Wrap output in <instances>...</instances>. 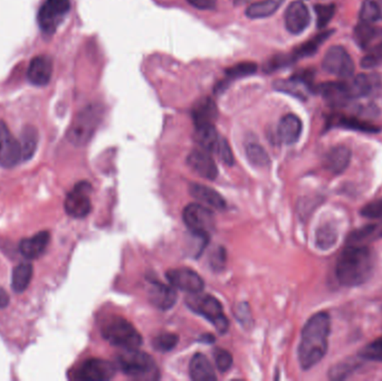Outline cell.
<instances>
[{
  "label": "cell",
  "instance_id": "obj_25",
  "mask_svg": "<svg viewBox=\"0 0 382 381\" xmlns=\"http://www.w3.org/2000/svg\"><path fill=\"white\" fill-rule=\"evenodd\" d=\"M217 116H218V110L216 104L213 103V101L211 99H202L193 105V119L195 127L215 125Z\"/></svg>",
  "mask_w": 382,
  "mask_h": 381
},
{
  "label": "cell",
  "instance_id": "obj_43",
  "mask_svg": "<svg viewBox=\"0 0 382 381\" xmlns=\"http://www.w3.org/2000/svg\"><path fill=\"white\" fill-rule=\"evenodd\" d=\"M360 214L365 218L382 219V199L371 201L360 210Z\"/></svg>",
  "mask_w": 382,
  "mask_h": 381
},
{
  "label": "cell",
  "instance_id": "obj_4",
  "mask_svg": "<svg viewBox=\"0 0 382 381\" xmlns=\"http://www.w3.org/2000/svg\"><path fill=\"white\" fill-rule=\"evenodd\" d=\"M118 366L125 375L136 379H154L158 373L153 359L138 348L125 349L118 357Z\"/></svg>",
  "mask_w": 382,
  "mask_h": 381
},
{
  "label": "cell",
  "instance_id": "obj_34",
  "mask_svg": "<svg viewBox=\"0 0 382 381\" xmlns=\"http://www.w3.org/2000/svg\"><path fill=\"white\" fill-rule=\"evenodd\" d=\"M283 0H263L259 3H252L247 8L246 15L249 18H265L272 16L282 6Z\"/></svg>",
  "mask_w": 382,
  "mask_h": 381
},
{
  "label": "cell",
  "instance_id": "obj_7",
  "mask_svg": "<svg viewBox=\"0 0 382 381\" xmlns=\"http://www.w3.org/2000/svg\"><path fill=\"white\" fill-rule=\"evenodd\" d=\"M184 224L195 236L208 238L215 229V216L202 204H190L184 210Z\"/></svg>",
  "mask_w": 382,
  "mask_h": 381
},
{
  "label": "cell",
  "instance_id": "obj_49",
  "mask_svg": "<svg viewBox=\"0 0 382 381\" xmlns=\"http://www.w3.org/2000/svg\"><path fill=\"white\" fill-rule=\"evenodd\" d=\"M9 305V296L5 289L0 287V309H5Z\"/></svg>",
  "mask_w": 382,
  "mask_h": 381
},
{
  "label": "cell",
  "instance_id": "obj_32",
  "mask_svg": "<svg viewBox=\"0 0 382 381\" xmlns=\"http://www.w3.org/2000/svg\"><path fill=\"white\" fill-rule=\"evenodd\" d=\"M332 34H333V30H326V32L319 34V35L315 36V37L310 39L308 42L295 48L293 50V53L290 54V55L293 57L294 61L303 59V57L312 56L313 54L317 53L321 45L326 42V39H329Z\"/></svg>",
  "mask_w": 382,
  "mask_h": 381
},
{
  "label": "cell",
  "instance_id": "obj_40",
  "mask_svg": "<svg viewBox=\"0 0 382 381\" xmlns=\"http://www.w3.org/2000/svg\"><path fill=\"white\" fill-rule=\"evenodd\" d=\"M178 341L179 338L177 334L162 332V333L158 334L157 337L154 338L153 347L159 351H170L172 349L176 348Z\"/></svg>",
  "mask_w": 382,
  "mask_h": 381
},
{
  "label": "cell",
  "instance_id": "obj_15",
  "mask_svg": "<svg viewBox=\"0 0 382 381\" xmlns=\"http://www.w3.org/2000/svg\"><path fill=\"white\" fill-rule=\"evenodd\" d=\"M347 84L350 98H367L379 91L381 87V79L376 74H359L353 77Z\"/></svg>",
  "mask_w": 382,
  "mask_h": 381
},
{
  "label": "cell",
  "instance_id": "obj_5",
  "mask_svg": "<svg viewBox=\"0 0 382 381\" xmlns=\"http://www.w3.org/2000/svg\"><path fill=\"white\" fill-rule=\"evenodd\" d=\"M102 336L112 346L123 349L139 348L142 337L132 323L123 318H112L102 328Z\"/></svg>",
  "mask_w": 382,
  "mask_h": 381
},
{
  "label": "cell",
  "instance_id": "obj_3",
  "mask_svg": "<svg viewBox=\"0 0 382 381\" xmlns=\"http://www.w3.org/2000/svg\"><path fill=\"white\" fill-rule=\"evenodd\" d=\"M103 109L98 104H89L81 110L68 129V141L76 147L87 145L101 123Z\"/></svg>",
  "mask_w": 382,
  "mask_h": 381
},
{
  "label": "cell",
  "instance_id": "obj_13",
  "mask_svg": "<svg viewBox=\"0 0 382 381\" xmlns=\"http://www.w3.org/2000/svg\"><path fill=\"white\" fill-rule=\"evenodd\" d=\"M116 373V367L110 361L92 358L84 361L75 373V378L81 381H107Z\"/></svg>",
  "mask_w": 382,
  "mask_h": 381
},
{
  "label": "cell",
  "instance_id": "obj_39",
  "mask_svg": "<svg viewBox=\"0 0 382 381\" xmlns=\"http://www.w3.org/2000/svg\"><path fill=\"white\" fill-rule=\"evenodd\" d=\"M358 357L363 360L382 362V337L368 343L359 351Z\"/></svg>",
  "mask_w": 382,
  "mask_h": 381
},
{
  "label": "cell",
  "instance_id": "obj_29",
  "mask_svg": "<svg viewBox=\"0 0 382 381\" xmlns=\"http://www.w3.org/2000/svg\"><path fill=\"white\" fill-rule=\"evenodd\" d=\"M33 265L30 263H21L12 271V289L16 293H24L30 287L33 278Z\"/></svg>",
  "mask_w": 382,
  "mask_h": 381
},
{
  "label": "cell",
  "instance_id": "obj_24",
  "mask_svg": "<svg viewBox=\"0 0 382 381\" xmlns=\"http://www.w3.org/2000/svg\"><path fill=\"white\" fill-rule=\"evenodd\" d=\"M343 127L348 130L359 131L365 133H378L381 131L380 127L369 121H365L357 116L335 114L328 120V127Z\"/></svg>",
  "mask_w": 382,
  "mask_h": 381
},
{
  "label": "cell",
  "instance_id": "obj_17",
  "mask_svg": "<svg viewBox=\"0 0 382 381\" xmlns=\"http://www.w3.org/2000/svg\"><path fill=\"white\" fill-rule=\"evenodd\" d=\"M187 163L193 172H197L204 179H208V181L216 179L218 169H217L215 160L211 158L208 151L202 150V149L193 150L188 156Z\"/></svg>",
  "mask_w": 382,
  "mask_h": 381
},
{
  "label": "cell",
  "instance_id": "obj_45",
  "mask_svg": "<svg viewBox=\"0 0 382 381\" xmlns=\"http://www.w3.org/2000/svg\"><path fill=\"white\" fill-rule=\"evenodd\" d=\"M365 50H367L368 53L382 54V30H380V28L374 30L370 41L365 48Z\"/></svg>",
  "mask_w": 382,
  "mask_h": 381
},
{
  "label": "cell",
  "instance_id": "obj_1",
  "mask_svg": "<svg viewBox=\"0 0 382 381\" xmlns=\"http://www.w3.org/2000/svg\"><path fill=\"white\" fill-rule=\"evenodd\" d=\"M331 318L328 312L312 316L302 330L299 346V361L302 369L308 370L322 360L329 349Z\"/></svg>",
  "mask_w": 382,
  "mask_h": 381
},
{
  "label": "cell",
  "instance_id": "obj_16",
  "mask_svg": "<svg viewBox=\"0 0 382 381\" xmlns=\"http://www.w3.org/2000/svg\"><path fill=\"white\" fill-rule=\"evenodd\" d=\"M311 21V15L306 3L294 1L285 12V26L292 34H301L308 28Z\"/></svg>",
  "mask_w": 382,
  "mask_h": 381
},
{
  "label": "cell",
  "instance_id": "obj_27",
  "mask_svg": "<svg viewBox=\"0 0 382 381\" xmlns=\"http://www.w3.org/2000/svg\"><path fill=\"white\" fill-rule=\"evenodd\" d=\"M189 373L195 381L216 380L217 375L211 361L202 353H195L190 361Z\"/></svg>",
  "mask_w": 382,
  "mask_h": 381
},
{
  "label": "cell",
  "instance_id": "obj_37",
  "mask_svg": "<svg viewBox=\"0 0 382 381\" xmlns=\"http://www.w3.org/2000/svg\"><path fill=\"white\" fill-rule=\"evenodd\" d=\"M246 156L249 163L255 167H267L270 165V157L265 149L258 143H248L246 145Z\"/></svg>",
  "mask_w": 382,
  "mask_h": 381
},
{
  "label": "cell",
  "instance_id": "obj_23",
  "mask_svg": "<svg viewBox=\"0 0 382 381\" xmlns=\"http://www.w3.org/2000/svg\"><path fill=\"white\" fill-rule=\"evenodd\" d=\"M50 240H51L50 231H39L33 237L21 240L19 244V251L27 260H35L44 254Z\"/></svg>",
  "mask_w": 382,
  "mask_h": 381
},
{
  "label": "cell",
  "instance_id": "obj_46",
  "mask_svg": "<svg viewBox=\"0 0 382 381\" xmlns=\"http://www.w3.org/2000/svg\"><path fill=\"white\" fill-rule=\"evenodd\" d=\"M380 64H382V54L379 53H369L361 61L363 68H374Z\"/></svg>",
  "mask_w": 382,
  "mask_h": 381
},
{
  "label": "cell",
  "instance_id": "obj_30",
  "mask_svg": "<svg viewBox=\"0 0 382 381\" xmlns=\"http://www.w3.org/2000/svg\"><path fill=\"white\" fill-rule=\"evenodd\" d=\"M338 229L332 223H324L317 228L315 233V245L317 249L328 251L337 244Z\"/></svg>",
  "mask_w": 382,
  "mask_h": 381
},
{
  "label": "cell",
  "instance_id": "obj_12",
  "mask_svg": "<svg viewBox=\"0 0 382 381\" xmlns=\"http://www.w3.org/2000/svg\"><path fill=\"white\" fill-rule=\"evenodd\" d=\"M23 160L21 142L12 136L6 123L0 121V166L14 168Z\"/></svg>",
  "mask_w": 382,
  "mask_h": 381
},
{
  "label": "cell",
  "instance_id": "obj_8",
  "mask_svg": "<svg viewBox=\"0 0 382 381\" xmlns=\"http://www.w3.org/2000/svg\"><path fill=\"white\" fill-rule=\"evenodd\" d=\"M70 9V0H46L39 8L37 16L39 28L43 33L47 36L53 35Z\"/></svg>",
  "mask_w": 382,
  "mask_h": 381
},
{
  "label": "cell",
  "instance_id": "obj_48",
  "mask_svg": "<svg viewBox=\"0 0 382 381\" xmlns=\"http://www.w3.org/2000/svg\"><path fill=\"white\" fill-rule=\"evenodd\" d=\"M191 6L202 10H209L216 7L217 0H187Z\"/></svg>",
  "mask_w": 382,
  "mask_h": 381
},
{
  "label": "cell",
  "instance_id": "obj_2",
  "mask_svg": "<svg viewBox=\"0 0 382 381\" xmlns=\"http://www.w3.org/2000/svg\"><path fill=\"white\" fill-rule=\"evenodd\" d=\"M374 267V254L369 247L349 244L337 260L335 276L343 287H359L371 278Z\"/></svg>",
  "mask_w": 382,
  "mask_h": 381
},
{
  "label": "cell",
  "instance_id": "obj_21",
  "mask_svg": "<svg viewBox=\"0 0 382 381\" xmlns=\"http://www.w3.org/2000/svg\"><path fill=\"white\" fill-rule=\"evenodd\" d=\"M351 156V150L346 145H335L326 152L323 158V165L331 174H340L349 167Z\"/></svg>",
  "mask_w": 382,
  "mask_h": 381
},
{
  "label": "cell",
  "instance_id": "obj_38",
  "mask_svg": "<svg viewBox=\"0 0 382 381\" xmlns=\"http://www.w3.org/2000/svg\"><path fill=\"white\" fill-rule=\"evenodd\" d=\"M256 71H257L256 63H238L236 65L231 66L229 70H226V76H227L226 81H234L236 79H240V77L248 76V75L255 74Z\"/></svg>",
  "mask_w": 382,
  "mask_h": 381
},
{
  "label": "cell",
  "instance_id": "obj_36",
  "mask_svg": "<svg viewBox=\"0 0 382 381\" xmlns=\"http://www.w3.org/2000/svg\"><path fill=\"white\" fill-rule=\"evenodd\" d=\"M382 18V7L374 0H365L360 9V21L365 24H374Z\"/></svg>",
  "mask_w": 382,
  "mask_h": 381
},
{
  "label": "cell",
  "instance_id": "obj_31",
  "mask_svg": "<svg viewBox=\"0 0 382 381\" xmlns=\"http://www.w3.org/2000/svg\"><path fill=\"white\" fill-rule=\"evenodd\" d=\"M195 139L202 150L215 152L217 145L220 143V136L217 133L215 125L195 127Z\"/></svg>",
  "mask_w": 382,
  "mask_h": 381
},
{
  "label": "cell",
  "instance_id": "obj_47",
  "mask_svg": "<svg viewBox=\"0 0 382 381\" xmlns=\"http://www.w3.org/2000/svg\"><path fill=\"white\" fill-rule=\"evenodd\" d=\"M226 262V253L222 249H217L213 255H211V266L216 269H220L224 267Z\"/></svg>",
  "mask_w": 382,
  "mask_h": 381
},
{
  "label": "cell",
  "instance_id": "obj_35",
  "mask_svg": "<svg viewBox=\"0 0 382 381\" xmlns=\"http://www.w3.org/2000/svg\"><path fill=\"white\" fill-rule=\"evenodd\" d=\"M360 364H361L359 361L354 360V359L341 361L329 370V377L332 380H344V379H347L348 377L352 375L360 367Z\"/></svg>",
  "mask_w": 382,
  "mask_h": 381
},
{
  "label": "cell",
  "instance_id": "obj_41",
  "mask_svg": "<svg viewBox=\"0 0 382 381\" xmlns=\"http://www.w3.org/2000/svg\"><path fill=\"white\" fill-rule=\"evenodd\" d=\"M317 14V24L319 28H324L329 24L335 14V5L328 3V5H317L315 7Z\"/></svg>",
  "mask_w": 382,
  "mask_h": 381
},
{
  "label": "cell",
  "instance_id": "obj_44",
  "mask_svg": "<svg viewBox=\"0 0 382 381\" xmlns=\"http://www.w3.org/2000/svg\"><path fill=\"white\" fill-rule=\"evenodd\" d=\"M222 163L227 165V166H233L234 165V157H233V152H231V147H229V142L225 139H220V143L217 145L216 151H215Z\"/></svg>",
  "mask_w": 382,
  "mask_h": 381
},
{
  "label": "cell",
  "instance_id": "obj_14",
  "mask_svg": "<svg viewBox=\"0 0 382 381\" xmlns=\"http://www.w3.org/2000/svg\"><path fill=\"white\" fill-rule=\"evenodd\" d=\"M167 278L172 287L190 294L204 290V283L202 276L188 267L170 269L167 273Z\"/></svg>",
  "mask_w": 382,
  "mask_h": 381
},
{
  "label": "cell",
  "instance_id": "obj_9",
  "mask_svg": "<svg viewBox=\"0 0 382 381\" xmlns=\"http://www.w3.org/2000/svg\"><path fill=\"white\" fill-rule=\"evenodd\" d=\"M92 192L91 185L86 181L77 183L72 192H68L64 208L67 215L74 218H84L91 213L92 203L89 194Z\"/></svg>",
  "mask_w": 382,
  "mask_h": 381
},
{
  "label": "cell",
  "instance_id": "obj_33",
  "mask_svg": "<svg viewBox=\"0 0 382 381\" xmlns=\"http://www.w3.org/2000/svg\"><path fill=\"white\" fill-rule=\"evenodd\" d=\"M39 145V132L33 125H26L21 131V145L23 152V161L30 160L35 154Z\"/></svg>",
  "mask_w": 382,
  "mask_h": 381
},
{
  "label": "cell",
  "instance_id": "obj_20",
  "mask_svg": "<svg viewBox=\"0 0 382 381\" xmlns=\"http://www.w3.org/2000/svg\"><path fill=\"white\" fill-rule=\"evenodd\" d=\"M315 92H319L332 107H341L347 105L351 100L346 82H328L317 86Z\"/></svg>",
  "mask_w": 382,
  "mask_h": 381
},
{
  "label": "cell",
  "instance_id": "obj_26",
  "mask_svg": "<svg viewBox=\"0 0 382 381\" xmlns=\"http://www.w3.org/2000/svg\"><path fill=\"white\" fill-rule=\"evenodd\" d=\"M302 121L295 114L283 116L279 121V138L285 145H294L302 133Z\"/></svg>",
  "mask_w": 382,
  "mask_h": 381
},
{
  "label": "cell",
  "instance_id": "obj_28",
  "mask_svg": "<svg viewBox=\"0 0 382 381\" xmlns=\"http://www.w3.org/2000/svg\"><path fill=\"white\" fill-rule=\"evenodd\" d=\"M382 238V223L369 224L354 229L348 235L347 242L349 244L362 245L365 243L374 242Z\"/></svg>",
  "mask_w": 382,
  "mask_h": 381
},
{
  "label": "cell",
  "instance_id": "obj_18",
  "mask_svg": "<svg viewBox=\"0 0 382 381\" xmlns=\"http://www.w3.org/2000/svg\"><path fill=\"white\" fill-rule=\"evenodd\" d=\"M53 74V62L46 55H39L30 61L27 77L34 85L43 86L50 83Z\"/></svg>",
  "mask_w": 382,
  "mask_h": 381
},
{
  "label": "cell",
  "instance_id": "obj_22",
  "mask_svg": "<svg viewBox=\"0 0 382 381\" xmlns=\"http://www.w3.org/2000/svg\"><path fill=\"white\" fill-rule=\"evenodd\" d=\"M190 195L193 196L195 200L199 201V204L204 205L206 207H211L213 209L225 210L227 204L220 192L213 189L211 187L193 183L189 187Z\"/></svg>",
  "mask_w": 382,
  "mask_h": 381
},
{
  "label": "cell",
  "instance_id": "obj_6",
  "mask_svg": "<svg viewBox=\"0 0 382 381\" xmlns=\"http://www.w3.org/2000/svg\"><path fill=\"white\" fill-rule=\"evenodd\" d=\"M187 305L195 313L211 321L220 333H225L229 330V320L224 316L222 303L216 298L202 292L193 293L187 298Z\"/></svg>",
  "mask_w": 382,
  "mask_h": 381
},
{
  "label": "cell",
  "instance_id": "obj_11",
  "mask_svg": "<svg viewBox=\"0 0 382 381\" xmlns=\"http://www.w3.org/2000/svg\"><path fill=\"white\" fill-rule=\"evenodd\" d=\"M274 89L295 96L299 100H306L308 95L317 89L313 84V72L302 71L288 80L276 81Z\"/></svg>",
  "mask_w": 382,
  "mask_h": 381
},
{
  "label": "cell",
  "instance_id": "obj_19",
  "mask_svg": "<svg viewBox=\"0 0 382 381\" xmlns=\"http://www.w3.org/2000/svg\"><path fill=\"white\" fill-rule=\"evenodd\" d=\"M148 296L152 305L162 311L169 310L177 301L175 287L171 284L168 285L160 282H152L149 287Z\"/></svg>",
  "mask_w": 382,
  "mask_h": 381
},
{
  "label": "cell",
  "instance_id": "obj_10",
  "mask_svg": "<svg viewBox=\"0 0 382 381\" xmlns=\"http://www.w3.org/2000/svg\"><path fill=\"white\" fill-rule=\"evenodd\" d=\"M322 66L330 74L342 79H349L354 73V63L352 59L347 50L338 45L328 50L323 59Z\"/></svg>",
  "mask_w": 382,
  "mask_h": 381
},
{
  "label": "cell",
  "instance_id": "obj_42",
  "mask_svg": "<svg viewBox=\"0 0 382 381\" xmlns=\"http://www.w3.org/2000/svg\"><path fill=\"white\" fill-rule=\"evenodd\" d=\"M213 359H215L217 369L220 370V373L229 371L233 366V356L225 349H215Z\"/></svg>",
  "mask_w": 382,
  "mask_h": 381
}]
</instances>
